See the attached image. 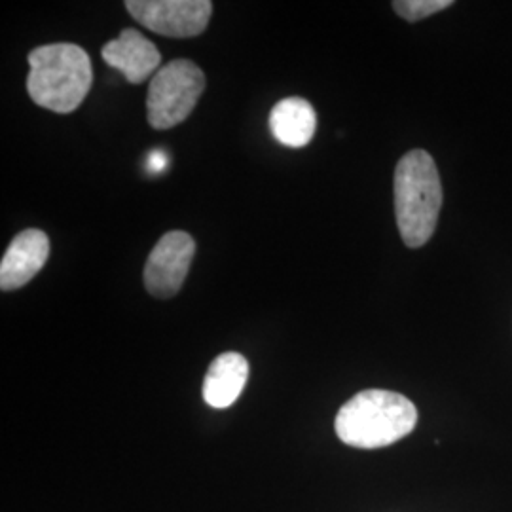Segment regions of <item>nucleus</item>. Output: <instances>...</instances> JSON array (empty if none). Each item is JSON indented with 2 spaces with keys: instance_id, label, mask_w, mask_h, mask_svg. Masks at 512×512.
I'll use <instances>...</instances> for the list:
<instances>
[{
  "instance_id": "nucleus-10",
  "label": "nucleus",
  "mask_w": 512,
  "mask_h": 512,
  "mask_svg": "<svg viewBox=\"0 0 512 512\" xmlns=\"http://www.w3.org/2000/svg\"><path fill=\"white\" fill-rule=\"evenodd\" d=\"M317 128V116L310 101L302 97L281 99L270 112V129L275 139L289 148L310 145Z\"/></svg>"
},
{
  "instance_id": "nucleus-12",
  "label": "nucleus",
  "mask_w": 512,
  "mask_h": 512,
  "mask_svg": "<svg viewBox=\"0 0 512 512\" xmlns=\"http://www.w3.org/2000/svg\"><path fill=\"white\" fill-rule=\"evenodd\" d=\"M165 167H167V154L164 150H152L147 158L148 173H152V175L162 173Z\"/></svg>"
},
{
  "instance_id": "nucleus-11",
  "label": "nucleus",
  "mask_w": 512,
  "mask_h": 512,
  "mask_svg": "<svg viewBox=\"0 0 512 512\" xmlns=\"http://www.w3.org/2000/svg\"><path fill=\"white\" fill-rule=\"evenodd\" d=\"M452 0H395L391 6L401 18L416 23L420 19L429 18L437 12L450 8Z\"/></svg>"
},
{
  "instance_id": "nucleus-4",
  "label": "nucleus",
  "mask_w": 512,
  "mask_h": 512,
  "mask_svg": "<svg viewBox=\"0 0 512 512\" xmlns=\"http://www.w3.org/2000/svg\"><path fill=\"white\" fill-rule=\"evenodd\" d=\"M205 92V74L190 59H175L152 76L147 95L148 124L171 129L192 114Z\"/></svg>"
},
{
  "instance_id": "nucleus-1",
  "label": "nucleus",
  "mask_w": 512,
  "mask_h": 512,
  "mask_svg": "<svg viewBox=\"0 0 512 512\" xmlns=\"http://www.w3.org/2000/svg\"><path fill=\"white\" fill-rule=\"evenodd\" d=\"M416 423L418 410L410 399L387 389H366L340 408L334 429L344 444L376 450L410 435Z\"/></svg>"
},
{
  "instance_id": "nucleus-8",
  "label": "nucleus",
  "mask_w": 512,
  "mask_h": 512,
  "mask_svg": "<svg viewBox=\"0 0 512 512\" xmlns=\"http://www.w3.org/2000/svg\"><path fill=\"white\" fill-rule=\"evenodd\" d=\"M101 55L107 65L126 76L129 84H143L162 69L158 48L135 29H124L118 38L107 42Z\"/></svg>"
},
{
  "instance_id": "nucleus-3",
  "label": "nucleus",
  "mask_w": 512,
  "mask_h": 512,
  "mask_svg": "<svg viewBox=\"0 0 512 512\" xmlns=\"http://www.w3.org/2000/svg\"><path fill=\"white\" fill-rule=\"evenodd\" d=\"M395 215L401 238L410 249L423 247L435 234L442 205L439 169L429 152L404 154L395 169Z\"/></svg>"
},
{
  "instance_id": "nucleus-5",
  "label": "nucleus",
  "mask_w": 512,
  "mask_h": 512,
  "mask_svg": "<svg viewBox=\"0 0 512 512\" xmlns=\"http://www.w3.org/2000/svg\"><path fill=\"white\" fill-rule=\"evenodd\" d=\"M129 16L148 31L169 38L202 35L213 14L209 0H128Z\"/></svg>"
},
{
  "instance_id": "nucleus-7",
  "label": "nucleus",
  "mask_w": 512,
  "mask_h": 512,
  "mask_svg": "<svg viewBox=\"0 0 512 512\" xmlns=\"http://www.w3.org/2000/svg\"><path fill=\"white\" fill-rule=\"evenodd\" d=\"M50 256V239L42 230H23L12 243L0 262V289L4 293L25 287L44 268Z\"/></svg>"
},
{
  "instance_id": "nucleus-6",
  "label": "nucleus",
  "mask_w": 512,
  "mask_h": 512,
  "mask_svg": "<svg viewBox=\"0 0 512 512\" xmlns=\"http://www.w3.org/2000/svg\"><path fill=\"white\" fill-rule=\"evenodd\" d=\"M196 253V241L181 230L167 232L150 251L145 264V287L154 298H171L181 291Z\"/></svg>"
},
{
  "instance_id": "nucleus-2",
  "label": "nucleus",
  "mask_w": 512,
  "mask_h": 512,
  "mask_svg": "<svg viewBox=\"0 0 512 512\" xmlns=\"http://www.w3.org/2000/svg\"><path fill=\"white\" fill-rule=\"evenodd\" d=\"M92 82L90 55L76 44L55 42L29 54L27 92L42 109L71 114L90 93Z\"/></svg>"
},
{
  "instance_id": "nucleus-9",
  "label": "nucleus",
  "mask_w": 512,
  "mask_h": 512,
  "mask_svg": "<svg viewBox=\"0 0 512 512\" xmlns=\"http://www.w3.org/2000/svg\"><path fill=\"white\" fill-rule=\"evenodd\" d=\"M249 380V363L247 359L228 351L219 355L205 374L203 380V401L211 408H230L236 403Z\"/></svg>"
}]
</instances>
